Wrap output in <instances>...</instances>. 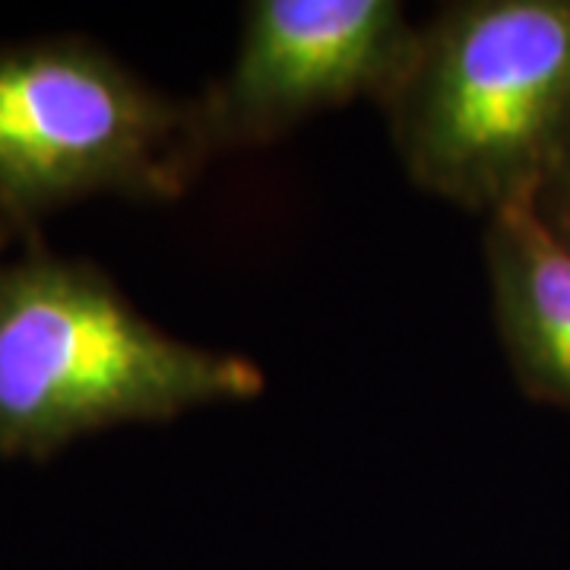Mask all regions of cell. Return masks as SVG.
<instances>
[{"label": "cell", "mask_w": 570, "mask_h": 570, "mask_svg": "<svg viewBox=\"0 0 570 570\" xmlns=\"http://www.w3.org/2000/svg\"><path fill=\"white\" fill-rule=\"evenodd\" d=\"M257 362L146 321L99 266L39 232L0 245V456L48 460L86 434L264 393Z\"/></svg>", "instance_id": "cell-1"}, {"label": "cell", "mask_w": 570, "mask_h": 570, "mask_svg": "<svg viewBox=\"0 0 570 570\" xmlns=\"http://www.w3.org/2000/svg\"><path fill=\"white\" fill-rule=\"evenodd\" d=\"M406 175L485 219L570 171V0H463L384 105Z\"/></svg>", "instance_id": "cell-2"}, {"label": "cell", "mask_w": 570, "mask_h": 570, "mask_svg": "<svg viewBox=\"0 0 570 570\" xmlns=\"http://www.w3.org/2000/svg\"><path fill=\"white\" fill-rule=\"evenodd\" d=\"M209 163L194 99L77 36L0 48V245L89 197L163 204Z\"/></svg>", "instance_id": "cell-3"}, {"label": "cell", "mask_w": 570, "mask_h": 570, "mask_svg": "<svg viewBox=\"0 0 570 570\" xmlns=\"http://www.w3.org/2000/svg\"><path fill=\"white\" fill-rule=\"evenodd\" d=\"M419 45L396 0H254L235 58L194 108L209 159L279 140L307 118L390 102Z\"/></svg>", "instance_id": "cell-4"}, {"label": "cell", "mask_w": 570, "mask_h": 570, "mask_svg": "<svg viewBox=\"0 0 570 570\" xmlns=\"http://www.w3.org/2000/svg\"><path fill=\"white\" fill-rule=\"evenodd\" d=\"M491 305L510 371L527 396L570 409V247L532 206L485 219Z\"/></svg>", "instance_id": "cell-5"}, {"label": "cell", "mask_w": 570, "mask_h": 570, "mask_svg": "<svg viewBox=\"0 0 570 570\" xmlns=\"http://www.w3.org/2000/svg\"><path fill=\"white\" fill-rule=\"evenodd\" d=\"M535 209V216L546 223L551 235L561 242V245L570 247V171L568 175H561L558 181L546 187L542 194H539V200L532 204Z\"/></svg>", "instance_id": "cell-6"}]
</instances>
